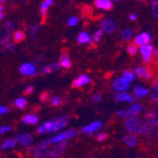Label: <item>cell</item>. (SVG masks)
I'll use <instances>...</instances> for the list:
<instances>
[{
	"instance_id": "obj_21",
	"label": "cell",
	"mask_w": 158,
	"mask_h": 158,
	"mask_svg": "<svg viewBox=\"0 0 158 158\" xmlns=\"http://www.w3.org/2000/svg\"><path fill=\"white\" fill-rule=\"evenodd\" d=\"M39 118H38L37 115H33V114H28V115L23 116L22 117V122L24 124H30V125H34L37 124Z\"/></svg>"
},
{
	"instance_id": "obj_47",
	"label": "cell",
	"mask_w": 158,
	"mask_h": 158,
	"mask_svg": "<svg viewBox=\"0 0 158 158\" xmlns=\"http://www.w3.org/2000/svg\"><path fill=\"white\" fill-rule=\"evenodd\" d=\"M2 11H3V7L0 5V13H2Z\"/></svg>"
},
{
	"instance_id": "obj_44",
	"label": "cell",
	"mask_w": 158,
	"mask_h": 158,
	"mask_svg": "<svg viewBox=\"0 0 158 158\" xmlns=\"http://www.w3.org/2000/svg\"><path fill=\"white\" fill-rule=\"evenodd\" d=\"M136 15H134V13H131V15H129V19H131V20H133V21H135V20H136Z\"/></svg>"
},
{
	"instance_id": "obj_48",
	"label": "cell",
	"mask_w": 158,
	"mask_h": 158,
	"mask_svg": "<svg viewBox=\"0 0 158 158\" xmlns=\"http://www.w3.org/2000/svg\"><path fill=\"white\" fill-rule=\"evenodd\" d=\"M2 18H3V15H2V13H0V20H1Z\"/></svg>"
},
{
	"instance_id": "obj_26",
	"label": "cell",
	"mask_w": 158,
	"mask_h": 158,
	"mask_svg": "<svg viewBox=\"0 0 158 158\" xmlns=\"http://www.w3.org/2000/svg\"><path fill=\"white\" fill-rule=\"evenodd\" d=\"M53 3L52 0H45V1H43L42 3H41V13H42V17L44 18L45 16H47V11H48V8L50 7L51 5Z\"/></svg>"
},
{
	"instance_id": "obj_25",
	"label": "cell",
	"mask_w": 158,
	"mask_h": 158,
	"mask_svg": "<svg viewBox=\"0 0 158 158\" xmlns=\"http://www.w3.org/2000/svg\"><path fill=\"white\" fill-rule=\"evenodd\" d=\"M16 145H17V140L16 139H13V138H8V139H6L5 142L2 143L1 148H2V149H8V148L16 147Z\"/></svg>"
},
{
	"instance_id": "obj_41",
	"label": "cell",
	"mask_w": 158,
	"mask_h": 158,
	"mask_svg": "<svg viewBox=\"0 0 158 158\" xmlns=\"http://www.w3.org/2000/svg\"><path fill=\"white\" fill-rule=\"evenodd\" d=\"M8 113V108L5 107V106H0V115H2V114Z\"/></svg>"
},
{
	"instance_id": "obj_4",
	"label": "cell",
	"mask_w": 158,
	"mask_h": 158,
	"mask_svg": "<svg viewBox=\"0 0 158 158\" xmlns=\"http://www.w3.org/2000/svg\"><path fill=\"white\" fill-rule=\"evenodd\" d=\"M77 135V132L73 128L68 129V131H63V132H61L60 134L56 135V136L52 137V138H50V139L42 142L41 143V145L42 146L56 145V144H60V143H64L66 139H71V138L75 137Z\"/></svg>"
},
{
	"instance_id": "obj_13",
	"label": "cell",
	"mask_w": 158,
	"mask_h": 158,
	"mask_svg": "<svg viewBox=\"0 0 158 158\" xmlns=\"http://www.w3.org/2000/svg\"><path fill=\"white\" fill-rule=\"evenodd\" d=\"M114 98L117 102H128V103H134V96H132L128 93L124 92V93H116L114 95Z\"/></svg>"
},
{
	"instance_id": "obj_33",
	"label": "cell",
	"mask_w": 158,
	"mask_h": 158,
	"mask_svg": "<svg viewBox=\"0 0 158 158\" xmlns=\"http://www.w3.org/2000/svg\"><path fill=\"white\" fill-rule=\"evenodd\" d=\"M152 13L155 18H158V1H152Z\"/></svg>"
},
{
	"instance_id": "obj_11",
	"label": "cell",
	"mask_w": 158,
	"mask_h": 158,
	"mask_svg": "<svg viewBox=\"0 0 158 158\" xmlns=\"http://www.w3.org/2000/svg\"><path fill=\"white\" fill-rule=\"evenodd\" d=\"M19 70H20V72H21L23 75H28V77H30V75H35V73H37V69L31 63L22 64Z\"/></svg>"
},
{
	"instance_id": "obj_20",
	"label": "cell",
	"mask_w": 158,
	"mask_h": 158,
	"mask_svg": "<svg viewBox=\"0 0 158 158\" xmlns=\"http://www.w3.org/2000/svg\"><path fill=\"white\" fill-rule=\"evenodd\" d=\"M123 142H124L128 147H134V146L137 145L136 136H135V135H132V134L126 135V136L123 137Z\"/></svg>"
},
{
	"instance_id": "obj_12",
	"label": "cell",
	"mask_w": 158,
	"mask_h": 158,
	"mask_svg": "<svg viewBox=\"0 0 158 158\" xmlns=\"http://www.w3.org/2000/svg\"><path fill=\"white\" fill-rule=\"evenodd\" d=\"M101 27H102L103 31L107 32V33H113L115 30V23L111 19H103L101 22Z\"/></svg>"
},
{
	"instance_id": "obj_34",
	"label": "cell",
	"mask_w": 158,
	"mask_h": 158,
	"mask_svg": "<svg viewBox=\"0 0 158 158\" xmlns=\"http://www.w3.org/2000/svg\"><path fill=\"white\" fill-rule=\"evenodd\" d=\"M102 34H103V30H98V31L95 32L94 35H93V40H94V42H98L102 38Z\"/></svg>"
},
{
	"instance_id": "obj_38",
	"label": "cell",
	"mask_w": 158,
	"mask_h": 158,
	"mask_svg": "<svg viewBox=\"0 0 158 158\" xmlns=\"http://www.w3.org/2000/svg\"><path fill=\"white\" fill-rule=\"evenodd\" d=\"M101 100H102V96H101L100 94H94L92 96V101L94 103H98V102H101Z\"/></svg>"
},
{
	"instance_id": "obj_46",
	"label": "cell",
	"mask_w": 158,
	"mask_h": 158,
	"mask_svg": "<svg viewBox=\"0 0 158 158\" xmlns=\"http://www.w3.org/2000/svg\"><path fill=\"white\" fill-rule=\"evenodd\" d=\"M154 54H155L156 56H158V49L157 50H154Z\"/></svg>"
},
{
	"instance_id": "obj_40",
	"label": "cell",
	"mask_w": 158,
	"mask_h": 158,
	"mask_svg": "<svg viewBox=\"0 0 158 158\" xmlns=\"http://www.w3.org/2000/svg\"><path fill=\"white\" fill-rule=\"evenodd\" d=\"M12 28H13V24H12V22H11V21L7 22V24H6V29H7V31H8V32H10L11 30H12Z\"/></svg>"
},
{
	"instance_id": "obj_42",
	"label": "cell",
	"mask_w": 158,
	"mask_h": 158,
	"mask_svg": "<svg viewBox=\"0 0 158 158\" xmlns=\"http://www.w3.org/2000/svg\"><path fill=\"white\" fill-rule=\"evenodd\" d=\"M48 98V93H42V94L40 95V100L41 101H47Z\"/></svg>"
},
{
	"instance_id": "obj_10",
	"label": "cell",
	"mask_w": 158,
	"mask_h": 158,
	"mask_svg": "<svg viewBox=\"0 0 158 158\" xmlns=\"http://www.w3.org/2000/svg\"><path fill=\"white\" fill-rule=\"evenodd\" d=\"M134 73H135V75L142 77V79L147 80L152 77V72H150V70L148 68H145V66H137V68H135Z\"/></svg>"
},
{
	"instance_id": "obj_43",
	"label": "cell",
	"mask_w": 158,
	"mask_h": 158,
	"mask_svg": "<svg viewBox=\"0 0 158 158\" xmlns=\"http://www.w3.org/2000/svg\"><path fill=\"white\" fill-rule=\"evenodd\" d=\"M32 91H33V86H28L26 89V91H24V93H26V94H30Z\"/></svg>"
},
{
	"instance_id": "obj_18",
	"label": "cell",
	"mask_w": 158,
	"mask_h": 158,
	"mask_svg": "<svg viewBox=\"0 0 158 158\" xmlns=\"http://www.w3.org/2000/svg\"><path fill=\"white\" fill-rule=\"evenodd\" d=\"M90 77H87V75H80L75 81L73 82V86L74 87H80V86H83V85L87 84V83H90Z\"/></svg>"
},
{
	"instance_id": "obj_2",
	"label": "cell",
	"mask_w": 158,
	"mask_h": 158,
	"mask_svg": "<svg viewBox=\"0 0 158 158\" xmlns=\"http://www.w3.org/2000/svg\"><path fill=\"white\" fill-rule=\"evenodd\" d=\"M69 122L68 116H60V117H56V118L52 119V121L45 122L42 125H40L39 128H38V133L39 134H44V133H54L56 131H60L63 127L66 126Z\"/></svg>"
},
{
	"instance_id": "obj_19",
	"label": "cell",
	"mask_w": 158,
	"mask_h": 158,
	"mask_svg": "<svg viewBox=\"0 0 158 158\" xmlns=\"http://www.w3.org/2000/svg\"><path fill=\"white\" fill-rule=\"evenodd\" d=\"M92 41V38L91 35L87 32L83 31L79 34V37H77V42L81 43V44H89V43Z\"/></svg>"
},
{
	"instance_id": "obj_32",
	"label": "cell",
	"mask_w": 158,
	"mask_h": 158,
	"mask_svg": "<svg viewBox=\"0 0 158 158\" xmlns=\"http://www.w3.org/2000/svg\"><path fill=\"white\" fill-rule=\"evenodd\" d=\"M137 51H138L137 45H135L134 43H133V44H128V47H127V52H128V54L134 56V54H136L137 53Z\"/></svg>"
},
{
	"instance_id": "obj_1",
	"label": "cell",
	"mask_w": 158,
	"mask_h": 158,
	"mask_svg": "<svg viewBox=\"0 0 158 158\" xmlns=\"http://www.w3.org/2000/svg\"><path fill=\"white\" fill-rule=\"evenodd\" d=\"M66 147V143H60L52 146H42L40 144L37 147H31L29 153L32 154L33 158H51V157H60L64 153Z\"/></svg>"
},
{
	"instance_id": "obj_45",
	"label": "cell",
	"mask_w": 158,
	"mask_h": 158,
	"mask_svg": "<svg viewBox=\"0 0 158 158\" xmlns=\"http://www.w3.org/2000/svg\"><path fill=\"white\" fill-rule=\"evenodd\" d=\"M37 31H38V26H33V27H32V28H31V32H32V33H35Z\"/></svg>"
},
{
	"instance_id": "obj_30",
	"label": "cell",
	"mask_w": 158,
	"mask_h": 158,
	"mask_svg": "<svg viewBox=\"0 0 158 158\" xmlns=\"http://www.w3.org/2000/svg\"><path fill=\"white\" fill-rule=\"evenodd\" d=\"M116 115L118 116V117H122V118H131V115L128 113V110H119V111L116 112Z\"/></svg>"
},
{
	"instance_id": "obj_29",
	"label": "cell",
	"mask_w": 158,
	"mask_h": 158,
	"mask_svg": "<svg viewBox=\"0 0 158 158\" xmlns=\"http://www.w3.org/2000/svg\"><path fill=\"white\" fill-rule=\"evenodd\" d=\"M27 105V101L23 98H19L15 101V106L18 108H24Z\"/></svg>"
},
{
	"instance_id": "obj_14",
	"label": "cell",
	"mask_w": 158,
	"mask_h": 158,
	"mask_svg": "<svg viewBox=\"0 0 158 158\" xmlns=\"http://www.w3.org/2000/svg\"><path fill=\"white\" fill-rule=\"evenodd\" d=\"M133 93H134L135 98H145V96H147V95L149 94V89L144 87V86H139V85H138V86L134 87Z\"/></svg>"
},
{
	"instance_id": "obj_16",
	"label": "cell",
	"mask_w": 158,
	"mask_h": 158,
	"mask_svg": "<svg viewBox=\"0 0 158 158\" xmlns=\"http://www.w3.org/2000/svg\"><path fill=\"white\" fill-rule=\"evenodd\" d=\"M17 142L22 146H29L32 142V136L29 134H19L17 136Z\"/></svg>"
},
{
	"instance_id": "obj_3",
	"label": "cell",
	"mask_w": 158,
	"mask_h": 158,
	"mask_svg": "<svg viewBox=\"0 0 158 158\" xmlns=\"http://www.w3.org/2000/svg\"><path fill=\"white\" fill-rule=\"evenodd\" d=\"M144 135L147 137H156L158 135V114L154 111H147L144 121Z\"/></svg>"
},
{
	"instance_id": "obj_22",
	"label": "cell",
	"mask_w": 158,
	"mask_h": 158,
	"mask_svg": "<svg viewBox=\"0 0 158 158\" xmlns=\"http://www.w3.org/2000/svg\"><path fill=\"white\" fill-rule=\"evenodd\" d=\"M60 64L58 63H52V64H48V65L43 66L42 69H41V73L42 74H47V73H50V72L52 71H56V70H59L60 69Z\"/></svg>"
},
{
	"instance_id": "obj_31",
	"label": "cell",
	"mask_w": 158,
	"mask_h": 158,
	"mask_svg": "<svg viewBox=\"0 0 158 158\" xmlns=\"http://www.w3.org/2000/svg\"><path fill=\"white\" fill-rule=\"evenodd\" d=\"M24 39V33L22 31H16L13 34V40L15 42H21L22 40Z\"/></svg>"
},
{
	"instance_id": "obj_15",
	"label": "cell",
	"mask_w": 158,
	"mask_h": 158,
	"mask_svg": "<svg viewBox=\"0 0 158 158\" xmlns=\"http://www.w3.org/2000/svg\"><path fill=\"white\" fill-rule=\"evenodd\" d=\"M94 5L96 8L103 9V10H111L112 7H113V3L110 0H96Z\"/></svg>"
},
{
	"instance_id": "obj_8",
	"label": "cell",
	"mask_w": 158,
	"mask_h": 158,
	"mask_svg": "<svg viewBox=\"0 0 158 158\" xmlns=\"http://www.w3.org/2000/svg\"><path fill=\"white\" fill-rule=\"evenodd\" d=\"M150 34L147 33V32H143V33H139L135 38L134 40V44L137 45V47H143V45H146V44H149V41H150Z\"/></svg>"
},
{
	"instance_id": "obj_37",
	"label": "cell",
	"mask_w": 158,
	"mask_h": 158,
	"mask_svg": "<svg viewBox=\"0 0 158 158\" xmlns=\"http://www.w3.org/2000/svg\"><path fill=\"white\" fill-rule=\"evenodd\" d=\"M11 129H12V127H11V126H1V127H0V135L10 132Z\"/></svg>"
},
{
	"instance_id": "obj_39",
	"label": "cell",
	"mask_w": 158,
	"mask_h": 158,
	"mask_svg": "<svg viewBox=\"0 0 158 158\" xmlns=\"http://www.w3.org/2000/svg\"><path fill=\"white\" fill-rule=\"evenodd\" d=\"M106 137H107V135H106L105 133H100V134L98 135V140L102 142V140L106 139Z\"/></svg>"
},
{
	"instance_id": "obj_23",
	"label": "cell",
	"mask_w": 158,
	"mask_h": 158,
	"mask_svg": "<svg viewBox=\"0 0 158 158\" xmlns=\"http://www.w3.org/2000/svg\"><path fill=\"white\" fill-rule=\"evenodd\" d=\"M121 37L125 41H131L134 38V32L132 29H124L121 32Z\"/></svg>"
},
{
	"instance_id": "obj_28",
	"label": "cell",
	"mask_w": 158,
	"mask_h": 158,
	"mask_svg": "<svg viewBox=\"0 0 158 158\" xmlns=\"http://www.w3.org/2000/svg\"><path fill=\"white\" fill-rule=\"evenodd\" d=\"M123 79H125L127 82H131L132 81H134V79H135V73L134 72H132V71H129V70H126V71H124L123 72Z\"/></svg>"
},
{
	"instance_id": "obj_50",
	"label": "cell",
	"mask_w": 158,
	"mask_h": 158,
	"mask_svg": "<svg viewBox=\"0 0 158 158\" xmlns=\"http://www.w3.org/2000/svg\"><path fill=\"white\" fill-rule=\"evenodd\" d=\"M156 158H158V155H157V157H156Z\"/></svg>"
},
{
	"instance_id": "obj_51",
	"label": "cell",
	"mask_w": 158,
	"mask_h": 158,
	"mask_svg": "<svg viewBox=\"0 0 158 158\" xmlns=\"http://www.w3.org/2000/svg\"><path fill=\"white\" fill-rule=\"evenodd\" d=\"M157 111H158V107H157Z\"/></svg>"
},
{
	"instance_id": "obj_7",
	"label": "cell",
	"mask_w": 158,
	"mask_h": 158,
	"mask_svg": "<svg viewBox=\"0 0 158 158\" xmlns=\"http://www.w3.org/2000/svg\"><path fill=\"white\" fill-rule=\"evenodd\" d=\"M140 52V54H142L143 56V61L145 62V63H149L150 60H152V58H153L154 56V48L153 45L150 44H146V45H143V47L139 48V50H138Z\"/></svg>"
},
{
	"instance_id": "obj_5",
	"label": "cell",
	"mask_w": 158,
	"mask_h": 158,
	"mask_svg": "<svg viewBox=\"0 0 158 158\" xmlns=\"http://www.w3.org/2000/svg\"><path fill=\"white\" fill-rule=\"evenodd\" d=\"M125 128L132 135H138V134H144V121L139 118V117H131L125 121Z\"/></svg>"
},
{
	"instance_id": "obj_24",
	"label": "cell",
	"mask_w": 158,
	"mask_h": 158,
	"mask_svg": "<svg viewBox=\"0 0 158 158\" xmlns=\"http://www.w3.org/2000/svg\"><path fill=\"white\" fill-rule=\"evenodd\" d=\"M60 64L61 66H63V68H70L71 66V60L70 58L68 56V54L63 53V54H61L60 56Z\"/></svg>"
},
{
	"instance_id": "obj_49",
	"label": "cell",
	"mask_w": 158,
	"mask_h": 158,
	"mask_svg": "<svg viewBox=\"0 0 158 158\" xmlns=\"http://www.w3.org/2000/svg\"><path fill=\"white\" fill-rule=\"evenodd\" d=\"M1 3H2V0H0V5H1Z\"/></svg>"
},
{
	"instance_id": "obj_36",
	"label": "cell",
	"mask_w": 158,
	"mask_h": 158,
	"mask_svg": "<svg viewBox=\"0 0 158 158\" xmlns=\"http://www.w3.org/2000/svg\"><path fill=\"white\" fill-rule=\"evenodd\" d=\"M61 104V98L59 96H53L51 100V105L53 106H59Z\"/></svg>"
},
{
	"instance_id": "obj_27",
	"label": "cell",
	"mask_w": 158,
	"mask_h": 158,
	"mask_svg": "<svg viewBox=\"0 0 158 158\" xmlns=\"http://www.w3.org/2000/svg\"><path fill=\"white\" fill-rule=\"evenodd\" d=\"M152 101L158 104V79L156 80V82L154 83V90H153V93H152Z\"/></svg>"
},
{
	"instance_id": "obj_9",
	"label": "cell",
	"mask_w": 158,
	"mask_h": 158,
	"mask_svg": "<svg viewBox=\"0 0 158 158\" xmlns=\"http://www.w3.org/2000/svg\"><path fill=\"white\" fill-rule=\"evenodd\" d=\"M102 126H103L102 122L95 121V122H93V123H91V124L83 127V128H82V133H85V134H86V133L87 134H92V133L96 132V131L102 128Z\"/></svg>"
},
{
	"instance_id": "obj_6",
	"label": "cell",
	"mask_w": 158,
	"mask_h": 158,
	"mask_svg": "<svg viewBox=\"0 0 158 158\" xmlns=\"http://www.w3.org/2000/svg\"><path fill=\"white\" fill-rule=\"evenodd\" d=\"M112 89L117 93H124L129 89V82H127L123 77H117L116 80H114Z\"/></svg>"
},
{
	"instance_id": "obj_17",
	"label": "cell",
	"mask_w": 158,
	"mask_h": 158,
	"mask_svg": "<svg viewBox=\"0 0 158 158\" xmlns=\"http://www.w3.org/2000/svg\"><path fill=\"white\" fill-rule=\"evenodd\" d=\"M142 111H143V106L140 104H138V103H133L128 108V113L131 115V117H137V115L140 114Z\"/></svg>"
},
{
	"instance_id": "obj_35",
	"label": "cell",
	"mask_w": 158,
	"mask_h": 158,
	"mask_svg": "<svg viewBox=\"0 0 158 158\" xmlns=\"http://www.w3.org/2000/svg\"><path fill=\"white\" fill-rule=\"evenodd\" d=\"M77 22H79V19L77 18V17H71V18L68 20V24L70 27H74V26H77Z\"/></svg>"
}]
</instances>
